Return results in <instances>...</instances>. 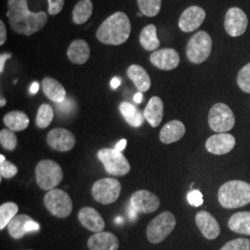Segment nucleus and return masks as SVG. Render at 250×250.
<instances>
[{"mask_svg": "<svg viewBox=\"0 0 250 250\" xmlns=\"http://www.w3.org/2000/svg\"><path fill=\"white\" fill-rule=\"evenodd\" d=\"M7 17L10 26L16 33L27 36L39 32L47 22L46 12L31 11L27 0H9Z\"/></svg>", "mask_w": 250, "mask_h": 250, "instance_id": "nucleus-1", "label": "nucleus"}, {"mask_svg": "<svg viewBox=\"0 0 250 250\" xmlns=\"http://www.w3.org/2000/svg\"><path fill=\"white\" fill-rule=\"evenodd\" d=\"M131 22L125 12L118 11L106 19L97 31V38L105 45L125 44L131 34Z\"/></svg>", "mask_w": 250, "mask_h": 250, "instance_id": "nucleus-2", "label": "nucleus"}, {"mask_svg": "<svg viewBox=\"0 0 250 250\" xmlns=\"http://www.w3.org/2000/svg\"><path fill=\"white\" fill-rule=\"evenodd\" d=\"M218 199L224 208H238L250 203V185L240 180L229 181L218 192Z\"/></svg>", "mask_w": 250, "mask_h": 250, "instance_id": "nucleus-3", "label": "nucleus"}, {"mask_svg": "<svg viewBox=\"0 0 250 250\" xmlns=\"http://www.w3.org/2000/svg\"><path fill=\"white\" fill-rule=\"evenodd\" d=\"M36 184L42 190L50 191L63 180V170L60 164L51 160L39 161L36 168Z\"/></svg>", "mask_w": 250, "mask_h": 250, "instance_id": "nucleus-4", "label": "nucleus"}, {"mask_svg": "<svg viewBox=\"0 0 250 250\" xmlns=\"http://www.w3.org/2000/svg\"><path fill=\"white\" fill-rule=\"evenodd\" d=\"M176 226L175 216L170 211H163L155 217L146 228V238L151 244L164 241Z\"/></svg>", "mask_w": 250, "mask_h": 250, "instance_id": "nucleus-5", "label": "nucleus"}, {"mask_svg": "<svg viewBox=\"0 0 250 250\" xmlns=\"http://www.w3.org/2000/svg\"><path fill=\"white\" fill-rule=\"evenodd\" d=\"M212 39L205 31H198L190 38L187 46L188 61L194 64H201L210 56Z\"/></svg>", "mask_w": 250, "mask_h": 250, "instance_id": "nucleus-6", "label": "nucleus"}, {"mask_svg": "<svg viewBox=\"0 0 250 250\" xmlns=\"http://www.w3.org/2000/svg\"><path fill=\"white\" fill-rule=\"evenodd\" d=\"M98 158L110 175L124 176L131 170V165L123 152L118 151L115 148L100 149L98 152Z\"/></svg>", "mask_w": 250, "mask_h": 250, "instance_id": "nucleus-7", "label": "nucleus"}, {"mask_svg": "<svg viewBox=\"0 0 250 250\" xmlns=\"http://www.w3.org/2000/svg\"><path fill=\"white\" fill-rule=\"evenodd\" d=\"M44 204L51 214L64 219L69 217L72 211V198L62 189H52L45 194Z\"/></svg>", "mask_w": 250, "mask_h": 250, "instance_id": "nucleus-8", "label": "nucleus"}, {"mask_svg": "<svg viewBox=\"0 0 250 250\" xmlns=\"http://www.w3.org/2000/svg\"><path fill=\"white\" fill-rule=\"evenodd\" d=\"M235 125L234 114L224 103H217L212 106L208 113V125L212 131L218 134L227 133Z\"/></svg>", "mask_w": 250, "mask_h": 250, "instance_id": "nucleus-9", "label": "nucleus"}, {"mask_svg": "<svg viewBox=\"0 0 250 250\" xmlns=\"http://www.w3.org/2000/svg\"><path fill=\"white\" fill-rule=\"evenodd\" d=\"M122 192V185L115 178H102L92 187V196L100 204L109 205L117 201Z\"/></svg>", "mask_w": 250, "mask_h": 250, "instance_id": "nucleus-10", "label": "nucleus"}, {"mask_svg": "<svg viewBox=\"0 0 250 250\" xmlns=\"http://www.w3.org/2000/svg\"><path fill=\"white\" fill-rule=\"evenodd\" d=\"M249 25L247 14L237 7L228 9L225 14L224 28L226 33L232 37L241 36Z\"/></svg>", "mask_w": 250, "mask_h": 250, "instance_id": "nucleus-11", "label": "nucleus"}, {"mask_svg": "<svg viewBox=\"0 0 250 250\" xmlns=\"http://www.w3.org/2000/svg\"><path fill=\"white\" fill-rule=\"evenodd\" d=\"M130 205L135 211L148 214L156 211L160 206V198L147 190H138L130 198Z\"/></svg>", "mask_w": 250, "mask_h": 250, "instance_id": "nucleus-12", "label": "nucleus"}, {"mask_svg": "<svg viewBox=\"0 0 250 250\" xmlns=\"http://www.w3.org/2000/svg\"><path fill=\"white\" fill-rule=\"evenodd\" d=\"M46 143L53 150L67 152L74 147L76 138L74 134L67 129L55 128L46 135Z\"/></svg>", "mask_w": 250, "mask_h": 250, "instance_id": "nucleus-13", "label": "nucleus"}, {"mask_svg": "<svg viewBox=\"0 0 250 250\" xmlns=\"http://www.w3.org/2000/svg\"><path fill=\"white\" fill-rule=\"evenodd\" d=\"M206 19V11L201 7L191 6L184 10L179 19V27L185 33L196 31Z\"/></svg>", "mask_w": 250, "mask_h": 250, "instance_id": "nucleus-14", "label": "nucleus"}, {"mask_svg": "<svg viewBox=\"0 0 250 250\" xmlns=\"http://www.w3.org/2000/svg\"><path fill=\"white\" fill-rule=\"evenodd\" d=\"M150 62L162 71H171L180 64V56L173 48H161L150 55Z\"/></svg>", "mask_w": 250, "mask_h": 250, "instance_id": "nucleus-15", "label": "nucleus"}, {"mask_svg": "<svg viewBox=\"0 0 250 250\" xmlns=\"http://www.w3.org/2000/svg\"><path fill=\"white\" fill-rule=\"evenodd\" d=\"M207 150L214 155H225L232 151L235 146V138L228 133L213 134L206 141Z\"/></svg>", "mask_w": 250, "mask_h": 250, "instance_id": "nucleus-16", "label": "nucleus"}, {"mask_svg": "<svg viewBox=\"0 0 250 250\" xmlns=\"http://www.w3.org/2000/svg\"><path fill=\"white\" fill-rule=\"evenodd\" d=\"M80 224L91 232H103L105 229V221L99 211L91 207L82 208L78 213Z\"/></svg>", "mask_w": 250, "mask_h": 250, "instance_id": "nucleus-17", "label": "nucleus"}, {"mask_svg": "<svg viewBox=\"0 0 250 250\" xmlns=\"http://www.w3.org/2000/svg\"><path fill=\"white\" fill-rule=\"evenodd\" d=\"M196 224L203 236L208 240H214L221 233L220 224L212 215L206 210L197 212Z\"/></svg>", "mask_w": 250, "mask_h": 250, "instance_id": "nucleus-18", "label": "nucleus"}, {"mask_svg": "<svg viewBox=\"0 0 250 250\" xmlns=\"http://www.w3.org/2000/svg\"><path fill=\"white\" fill-rule=\"evenodd\" d=\"M87 247L89 250H118L120 248V242L112 232H96L90 236Z\"/></svg>", "mask_w": 250, "mask_h": 250, "instance_id": "nucleus-19", "label": "nucleus"}, {"mask_svg": "<svg viewBox=\"0 0 250 250\" xmlns=\"http://www.w3.org/2000/svg\"><path fill=\"white\" fill-rule=\"evenodd\" d=\"M185 134H186L185 125L180 121L173 120L162 127L160 133V140L162 143L166 145L175 143L180 139H182Z\"/></svg>", "mask_w": 250, "mask_h": 250, "instance_id": "nucleus-20", "label": "nucleus"}, {"mask_svg": "<svg viewBox=\"0 0 250 250\" xmlns=\"http://www.w3.org/2000/svg\"><path fill=\"white\" fill-rule=\"evenodd\" d=\"M67 55L69 60L74 64L82 65L87 62L90 58V46L88 43L83 39H77L69 45Z\"/></svg>", "mask_w": 250, "mask_h": 250, "instance_id": "nucleus-21", "label": "nucleus"}, {"mask_svg": "<svg viewBox=\"0 0 250 250\" xmlns=\"http://www.w3.org/2000/svg\"><path fill=\"white\" fill-rule=\"evenodd\" d=\"M164 112L163 101L159 97H152L144 110V116L146 121L153 128L161 125Z\"/></svg>", "mask_w": 250, "mask_h": 250, "instance_id": "nucleus-22", "label": "nucleus"}, {"mask_svg": "<svg viewBox=\"0 0 250 250\" xmlns=\"http://www.w3.org/2000/svg\"><path fill=\"white\" fill-rule=\"evenodd\" d=\"M42 89L47 99L55 103H62L66 99V90L59 81L45 77L42 81Z\"/></svg>", "mask_w": 250, "mask_h": 250, "instance_id": "nucleus-23", "label": "nucleus"}, {"mask_svg": "<svg viewBox=\"0 0 250 250\" xmlns=\"http://www.w3.org/2000/svg\"><path fill=\"white\" fill-rule=\"evenodd\" d=\"M128 77L133 81L135 87L141 93L148 91L151 86V80L148 73L140 65L133 64L127 70Z\"/></svg>", "mask_w": 250, "mask_h": 250, "instance_id": "nucleus-24", "label": "nucleus"}, {"mask_svg": "<svg viewBox=\"0 0 250 250\" xmlns=\"http://www.w3.org/2000/svg\"><path fill=\"white\" fill-rule=\"evenodd\" d=\"M3 122L12 132H21L27 129L30 120L24 112L14 110L8 112L3 118Z\"/></svg>", "mask_w": 250, "mask_h": 250, "instance_id": "nucleus-25", "label": "nucleus"}, {"mask_svg": "<svg viewBox=\"0 0 250 250\" xmlns=\"http://www.w3.org/2000/svg\"><path fill=\"white\" fill-rule=\"evenodd\" d=\"M120 111L125 118V121L128 123V125L133 126L134 128L140 127L146 120L144 116V112H141L139 108L126 101L121 103Z\"/></svg>", "mask_w": 250, "mask_h": 250, "instance_id": "nucleus-26", "label": "nucleus"}, {"mask_svg": "<svg viewBox=\"0 0 250 250\" xmlns=\"http://www.w3.org/2000/svg\"><path fill=\"white\" fill-rule=\"evenodd\" d=\"M228 226L232 232L250 235V211L234 213L229 219Z\"/></svg>", "mask_w": 250, "mask_h": 250, "instance_id": "nucleus-27", "label": "nucleus"}, {"mask_svg": "<svg viewBox=\"0 0 250 250\" xmlns=\"http://www.w3.org/2000/svg\"><path fill=\"white\" fill-rule=\"evenodd\" d=\"M139 41L146 51H156L160 47L161 42L157 36V27L148 24L144 28L139 36Z\"/></svg>", "mask_w": 250, "mask_h": 250, "instance_id": "nucleus-28", "label": "nucleus"}, {"mask_svg": "<svg viewBox=\"0 0 250 250\" xmlns=\"http://www.w3.org/2000/svg\"><path fill=\"white\" fill-rule=\"evenodd\" d=\"M33 219L26 214H19L15 216L8 224V232L14 239H21L27 233V224Z\"/></svg>", "mask_w": 250, "mask_h": 250, "instance_id": "nucleus-29", "label": "nucleus"}, {"mask_svg": "<svg viewBox=\"0 0 250 250\" xmlns=\"http://www.w3.org/2000/svg\"><path fill=\"white\" fill-rule=\"evenodd\" d=\"M93 13V3L91 0H80L72 10V21L81 25L85 23Z\"/></svg>", "mask_w": 250, "mask_h": 250, "instance_id": "nucleus-30", "label": "nucleus"}, {"mask_svg": "<svg viewBox=\"0 0 250 250\" xmlns=\"http://www.w3.org/2000/svg\"><path fill=\"white\" fill-rule=\"evenodd\" d=\"M19 206L14 202H7L0 206V230H4L9 222L17 216Z\"/></svg>", "mask_w": 250, "mask_h": 250, "instance_id": "nucleus-31", "label": "nucleus"}, {"mask_svg": "<svg viewBox=\"0 0 250 250\" xmlns=\"http://www.w3.org/2000/svg\"><path fill=\"white\" fill-rule=\"evenodd\" d=\"M54 118L53 108L48 104H42L37 111L36 125L40 129H45L52 123Z\"/></svg>", "mask_w": 250, "mask_h": 250, "instance_id": "nucleus-32", "label": "nucleus"}, {"mask_svg": "<svg viewBox=\"0 0 250 250\" xmlns=\"http://www.w3.org/2000/svg\"><path fill=\"white\" fill-rule=\"evenodd\" d=\"M138 8L144 16L155 17L161 9V0H137Z\"/></svg>", "mask_w": 250, "mask_h": 250, "instance_id": "nucleus-33", "label": "nucleus"}, {"mask_svg": "<svg viewBox=\"0 0 250 250\" xmlns=\"http://www.w3.org/2000/svg\"><path fill=\"white\" fill-rule=\"evenodd\" d=\"M0 144L8 151H13L18 146L17 135L9 129H2L0 132Z\"/></svg>", "mask_w": 250, "mask_h": 250, "instance_id": "nucleus-34", "label": "nucleus"}, {"mask_svg": "<svg viewBox=\"0 0 250 250\" xmlns=\"http://www.w3.org/2000/svg\"><path fill=\"white\" fill-rule=\"evenodd\" d=\"M237 84L243 92L250 94V62L244 66L238 72Z\"/></svg>", "mask_w": 250, "mask_h": 250, "instance_id": "nucleus-35", "label": "nucleus"}, {"mask_svg": "<svg viewBox=\"0 0 250 250\" xmlns=\"http://www.w3.org/2000/svg\"><path fill=\"white\" fill-rule=\"evenodd\" d=\"M220 250H250V239L236 238L227 242Z\"/></svg>", "mask_w": 250, "mask_h": 250, "instance_id": "nucleus-36", "label": "nucleus"}, {"mask_svg": "<svg viewBox=\"0 0 250 250\" xmlns=\"http://www.w3.org/2000/svg\"><path fill=\"white\" fill-rule=\"evenodd\" d=\"M18 173V168L10 161L0 162V175L1 178L10 179L16 176Z\"/></svg>", "mask_w": 250, "mask_h": 250, "instance_id": "nucleus-37", "label": "nucleus"}, {"mask_svg": "<svg viewBox=\"0 0 250 250\" xmlns=\"http://www.w3.org/2000/svg\"><path fill=\"white\" fill-rule=\"evenodd\" d=\"M188 200L193 207H199L203 204V196L199 190H192L188 193Z\"/></svg>", "mask_w": 250, "mask_h": 250, "instance_id": "nucleus-38", "label": "nucleus"}, {"mask_svg": "<svg viewBox=\"0 0 250 250\" xmlns=\"http://www.w3.org/2000/svg\"><path fill=\"white\" fill-rule=\"evenodd\" d=\"M48 3V14L58 15L64 7V0H47Z\"/></svg>", "mask_w": 250, "mask_h": 250, "instance_id": "nucleus-39", "label": "nucleus"}, {"mask_svg": "<svg viewBox=\"0 0 250 250\" xmlns=\"http://www.w3.org/2000/svg\"><path fill=\"white\" fill-rule=\"evenodd\" d=\"M7 40V28L4 23V21H0V45L5 44Z\"/></svg>", "mask_w": 250, "mask_h": 250, "instance_id": "nucleus-40", "label": "nucleus"}, {"mask_svg": "<svg viewBox=\"0 0 250 250\" xmlns=\"http://www.w3.org/2000/svg\"><path fill=\"white\" fill-rule=\"evenodd\" d=\"M11 57H12V54L8 53V52L2 53L0 55V73H3L5 63L8 60L11 59Z\"/></svg>", "mask_w": 250, "mask_h": 250, "instance_id": "nucleus-41", "label": "nucleus"}, {"mask_svg": "<svg viewBox=\"0 0 250 250\" xmlns=\"http://www.w3.org/2000/svg\"><path fill=\"white\" fill-rule=\"evenodd\" d=\"M26 230L27 232H37V231L40 230V225L33 220L27 224Z\"/></svg>", "mask_w": 250, "mask_h": 250, "instance_id": "nucleus-42", "label": "nucleus"}, {"mask_svg": "<svg viewBox=\"0 0 250 250\" xmlns=\"http://www.w3.org/2000/svg\"><path fill=\"white\" fill-rule=\"evenodd\" d=\"M126 144H127V141H126L125 139L121 140V141L115 146V149L118 150V151H123V150L125 149V146H126Z\"/></svg>", "mask_w": 250, "mask_h": 250, "instance_id": "nucleus-43", "label": "nucleus"}, {"mask_svg": "<svg viewBox=\"0 0 250 250\" xmlns=\"http://www.w3.org/2000/svg\"><path fill=\"white\" fill-rule=\"evenodd\" d=\"M120 84H121V80L118 77H114L110 82V86L112 89H116Z\"/></svg>", "mask_w": 250, "mask_h": 250, "instance_id": "nucleus-44", "label": "nucleus"}, {"mask_svg": "<svg viewBox=\"0 0 250 250\" xmlns=\"http://www.w3.org/2000/svg\"><path fill=\"white\" fill-rule=\"evenodd\" d=\"M134 100L135 103H137V104H140V103L142 102V100H143V96H142V93H141V92H139V93L135 94L134 97Z\"/></svg>", "mask_w": 250, "mask_h": 250, "instance_id": "nucleus-45", "label": "nucleus"}, {"mask_svg": "<svg viewBox=\"0 0 250 250\" xmlns=\"http://www.w3.org/2000/svg\"><path fill=\"white\" fill-rule=\"evenodd\" d=\"M38 89H39V84H38V83L35 82V83H34L31 85L30 92H31L32 94H36V93H37Z\"/></svg>", "mask_w": 250, "mask_h": 250, "instance_id": "nucleus-46", "label": "nucleus"}, {"mask_svg": "<svg viewBox=\"0 0 250 250\" xmlns=\"http://www.w3.org/2000/svg\"><path fill=\"white\" fill-rule=\"evenodd\" d=\"M6 105V100L3 99V98H1V104H0V106L1 107H4Z\"/></svg>", "mask_w": 250, "mask_h": 250, "instance_id": "nucleus-47", "label": "nucleus"}, {"mask_svg": "<svg viewBox=\"0 0 250 250\" xmlns=\"http://www.w3.org/2000/svg\"><path fill=\"white\" fill-rule=\"evenodd\" d=\"M123 221H124V220H123L122 218H117L116 221H115V222H116L117 224H121Z\"/></svg>", "mask_w": 250, "mask_h": 250, "instance_id": "nucleus-48", "label": "nucleus"}, {"mask_svg": "<svg viewBox=\"0 0 250 250\" xmlns=\"http://www.w3.org/2000/svg\"><path fill=\"white\" fill-rule=\"evenodd\" d=\"M5 157L3 156V155H0V162H3V161H5Z\"/></svg>", "mask_w": 250, "mask_h": 250, "instance_id": "nucleus-49", "label": "nucleus"}]
</instances>
